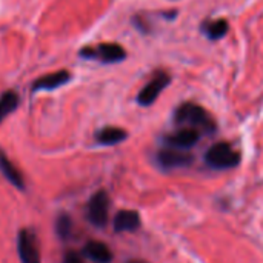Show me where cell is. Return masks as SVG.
<instances>
[{
    "instance_id": "6da1fadb",
    "label": "cell",
    "mask_w": 263,
    "mask_h": 263,
    "mask_svg": "<svg viewBox=\"0 0 263 263\" xmlns=\"http://www.w3.org/2000/svg\"><path fill=\"white\" fill-rule=\"evenodd\" d=\"M174 123L180 128H193L206 134L216 131V122L211 114L203 106L193 102H185L176 108Z\"/></svg>"
},
{
    "instance_id": "7a4b0ae2",
    "label": "cell",
    "mask_w": 263,
    "mask_h": 263,
    "mask_svg": "<svg viewBox=\"0 0 263 263\" xmlns=\"http://www.w3.org/2000/svg\"><path fill=\"white\" fill-rule=\"evenodd\" d=\"M205 162L214 170H231L240 163V154L231 146V143L219 142L206 151Z\"/></svg>"
},
{
    "instance_id": "3957f363",
    "label": "cell",
    "mask_w": 263,
    "mask_h": 263,
    "mask_svg": "<svg viewBox=\"0 0 263 263\" xmlns=\"http://www.w3.org/2000/svg\"><path fill=\"white\" fill-rule=\"evenodd\" d=\"M79 55L86 60H97L100 63H120L126 59V51L119 43H100L97 46L82 48Z\"/></svg>"
},
{
    "instance_id": "277c9868",
    "label": "cell",
    "mask_w": 263,
    "mask_h": 263,
    "mask_svg": "<svg viewBox=\"0 0 263 263\" xmlns=\"http://www.w3.org/2000/svg\"><path fill=\"white\" fill-rule=\"evenodd\" d=\"M108 216H109V197L103 190H100L89 199L86 206V217L94 227L103 228L108 223Z\"/></svg>"
},
{
    "instance_id": "5b68a950",
    "label": "cell",
    "mask_w": 263,
    "mask_h": 263,
    "mask_svg": "<svg viewBox=\"0 0 263 263\" xmlns=\"http://www.w3.org/2000/svg\"><path fill=\"white\" fill-rule=\"evenodd\" d=\"M170 83H171V77L168 72L163 71L157 72L137 94V103L140 106H151Z\"/></svg>"
},
{
    "instance_id": "8992f818",
    "label": "cell",
    "mask_w": 263,
    "mask_h": 263,
    "mask_svg": "<svg viewBox=\"0 0 263 263\" xmlns=\"http://www.w3.org/2000/svg\"><path fill=\"white\" fill-rule=\"evenodd\" d=\"M17 253L22 263H42L37 237L29 230H22L17 237Z\"/></svg>"
},
{
    "instance_id": "52a82bcc",
    "label": "cell",
    "mask_w": 263,
    "mask_h": 263,
    "mask_svg": "<svg viewBox=\"0 0 263 263\" xmlns=\"http://www.w3.org/2000/svg\"><path fill=\"white\" fill-rule=\"evenodd\" d=\"M202 133H199L197 129L193 128H180L179 131L168 134L163 137V145L166 148H174V149H180V151H188L193 146L197 145V142L200 140Z\"/></svg>"
},
{
    "instance_id": "ba28073f",
    "label": "cell",
    "mask_w": 263,
    "mask_h": 263,
    "mask_svg": "<svg viewBox=\"0 0 263 263\" xmlns=\"http://www.w3.org/2000/svg\"><path fill=\"white\" fill-rule=\"evenodd\" d=\"M157 162L162 168L173 170V168H185L194 162V157L186 151L174 149V148H163L157 153Z\"/></svg>"
},
{
    "instance_id": "9c48e42d",
    "label": "cell",
    "mask_w": 263,
    "mask_h": 263,
    "mask_svg": "<svg viewBox=\"0 0 263 263\" xmlns=\"http://www.w3.org/2000/svg\"><path fill=\"white\" fill-rule=\"evenodd\" d=\"M69 82H71V72L66 69L55 71L51 74H45V76H42L32 82V92L54 91V89H59L60 86H63Z\"/></svg>"
},
{
    "instance_id": "30bf717a",
    "label": "cell",
    "mask_w": 263,
    "mask_h": 263,
    "mask_svg": "<svg viewBox=\"0 0 263 263\" xmlns=\"http://www.w3.org/2000/svg\"><path fill=\"white\" fill-rule=\"evenodd\" d=\"M140 227V216L137 211L123 210L119 211L114 217V231L116 233H131Z\"/></svg>"
},
{
    "instance_id": "8fae6325",
    "label": "cell",
    "mask_w": 263,
    "mask_h": 263,
    "mask_svg": "<svg viewBox=\"0 0 263 263\" xmlns=\"http://www.w3.org/2000/svg\"><path fill=\"white\" fill-rule=\"evenodd\" d=\"M128 133L119 126H105L102 129H99L96 133V140L99 145L103 146H114L122 143L123 140H126Z\"/></svg>"
},
{
    "instance_id": "7c38bea8",
    "label": "cell",
    "mask_w": 263,
    "mask_h": 263,
    "mask_svg": "<svg viewBox=\"0 0 263 263\" xmlns=\"http://www.w3.org/2000/svg\"><path fill=\"white\" fill-rule=\"evenodd\" d=\"M83 256L96 263H111L112 260L111 250L105 243L96 240H91L83 247Z\"/></svg>"
},
{
    "instance_id": "4fadbf2b",
    "label": "cell",
    "mask_w": 263,
    "mask_h": 263,
    "mask_svg": "<svg viewBox=\"0 0 263 263\" xmlns=\"http://www.w3.org/2000/svg\"><path fill=\"white\" fill-rule=\"evenodd\" d=\"M0 173L5 176V179L14 185L17 190H25V180L20 171L15 168V165L5 156L3 151H0Z\"/></svg>"
},
{
    "instance_id": "5bb4252c",
    "label": "cell",
    "mask_w": 263,
    "mask_h": 263,
    "mask_svg": "<svg viewBox=\"0 0 263 263\" xmlns=\"http://www.w3.org/2000/svg\"><path fill=\"white\" fill-rule=\"evenodd\" d=\"M200 29L203 31V34L210 39V40H220L227 35V32L230 31V23L225 18H217V20H211V22H205Z\"/></svg>"
},
{
    "instance_id": "9a60e30c",
    "label": "cell",
    "mask_w": 263,
    "mask_h": 263,
    "mask_svg": "<svg viewBox=\"0 0 263 263\" xmlns=\"http://www.w3.org/2000/svg\"><path fill=\"white\" fill-rule=\"evenodd\" d=\"M18 106V94L12 89L0 94V122H3L9 114H12Z\"/></svg>"
},
{
    "instance_id": "2e32d148",
    "label": "cell",
    "mask_w": 263,
    "mask_h": 263,
    "mask_svg": "<svg viewBox=\"0 0 263 263\" xmlns=\"http://www.w3.org/2000/svg\"><path fill=\"white\" fill-rule=\"evenodd\" d=\"M72 230V220L68 214H60L55 220V233L60 239L66 240L71 236Z\"/></svg>"
},
{
    "instance_id": "e0dca14e",
    "label": "cell",
    "mask_w": 263,
    "mask_h": 263,
    "mask_svg": "<svg viewBox=\"0 0 263 263\" xmlns=\"http://www.w3.org/2000/svg\"><path fill=\"white\" fill-rule=\"evenodd\" d=\"M62 263H83V257L77 251H68L63 256V262Z\"/></svg>"
},
{
    "instance_id": "ac0fdd59",
    "label": "cell",
    "mask_w": 263,
    "mask_h": 263,
    "mask_svg": "<svg viewBox=\"0 0 263 263\" xmlns=\"http://www.w3.org/2000/svg\"><path fill=\"white\" fill-rule=\"evenodd\" d=\"M128 263H146V262H142V260H131V262Z\"/></svg>"
}]
</instances>
